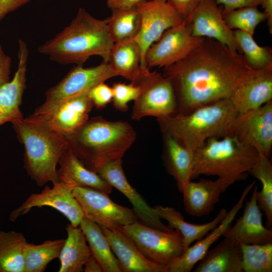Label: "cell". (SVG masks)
Segmentation results:
<instances>
[{"instance_id": "d4e9b609", "label": "cell", "mask_w": 272, "mask_h": 272, "mask_svg": "<svg viewBox=\"0 0 272 272\" xmlns=\"http://www.w3.org/2000/svg\"><path fill=\"white\" fill-rule=\"evenodd\" d=\"M224 237L207 251L194 272H243L240 243L232 237Z\"/></svg>"}, {"instance_id": "4dcf8cb0", "label": "cell", "mask_w": 272, "mask_h": 272, "mask_svg": "<svg viewBox=\"0 0 272 272\" xmlns=\"http://www.w3.org/2000/svg\"><path fill=\"white\" fill-rule=\"evenodd\" d=\"M28 242L19 232L0 231V272H24V249Z\"/></svg>"}, {"instance_id": "d6986e66", "label": "cell", "mask_w": 272, "mask_h": 272, "mask_svg": "<svg viewBox=\"0 0 272 272\" xmlns=\"http://www.w3.org/2000/svg\"><path fill=\"white\" fill-rule=\"evenodd\" d=\"M93 107L87 92L67 99L44 113L32 114L65 137L75 131L88 120Z\"/></svg>"}, {"instance_id": "83f0119b", "label": "cell", "mask_w": 272, "mask_h": 272, "mask_svg": "<svg viewBox=\"0 0 272 272\" xmlns=\"http://www.w3.org/2000/svg\"><path fill=\"white\" fill-rule=\"evenodd\" d=\"M162 133L165 148L166 170L174 178L178 190L182 193L186 184L191 180L194 153L170 134Z\"/></svg>"}, {"instance_id": "7dc6e473", "label": "cell", "mask_w": 272, "mask_h": 272, "mask_svg": "<svg viewBox=\"0 0 272 272\" xmlns=\"http://www.w3.org/2000/svg\"><path fill=\"white\" fill-rule=\"evenodd\" d=\"M39 1H46V0H39Z\"/></svg>"}, {"instance_id": "6da1fadb", "label": "cell", "mask_w": 272, "mask_h": 272, "mask_svg": "<svg viewBox=\"0 0 272 272\" xmlns=\"http://www.w3.org/2000/svg\"><path fill=\"white\" fill-rule=\"evenodd\" d=\"M253 70L242 54L205 37L186 57L164 68L163 75L173 85L176 113L185 114L200 106L229 98Z\"/></svg>"}, {"instance_id": "d6a6232c", "label": "cell", "mask_w": 272, "mask_h": 272, "mask_svg": "<svg viewBox=\"0 0 272 272\" xmlns=\"http://www.w3.org/2000/svg\"><path fill=\"white\" fill-rule=\"evenodd\" d=\"M111 11V15L106 19L113 42L135 38L141 28V16L137 8Z\"/></svg>"}, {"instance_id": "f35d334b", "label": "cell", "mask_w": 272, "mask_h": 272, "mask_svg": "<svg viewBox=\"0 0 272 272\" xmlns=\"http://www.w3.org/2000/svg\"><path fill=\"white\" fill-rule=\"evenodd\" d=\"M89 96L93 106L101 108L112 101L113 90L112 87L105 84V82L101 83L89 91Z\"/></svg>"}, {"instance_id": "44dd1931", "label": "cell", "mask_w": 272, "mask_h": 272, "mask_svg": "<svg viewBox=\"0 0 272 272\" xmlns=\"http://www.w3.org/2000/svg\"><path fill=\"white\" fill-rule=\"evenodd\" d=\"M257 186L254 187L250 199L246 202L242 216L233 226L227 229L224 237H231L247 244L272 243L271 228H266L262 224V213L257 202Z\"/></svg>"}, {"instance_id": "4316f807", "label": "cell", "mask_w": 272, "mask_h": 272, "mask_svg": "<svg viewBox=\"0 0 272 272\" xmlns=\"http://www.w3.org/2000/svg\"><path fill=\"white\" fill-rule=\"evenodd\" d=\"M117 76L134 82L142 67V57L139 45L134 38L114 43L108 61Z\"/></svg>"}, {"instance_id": "7bdbcfd3", "label": "cell", "mask_w": 272, "mask_h": 272, "mask_svg": "<svg viewBox=\"0 0 272 272\" xmlns=\"http://www.w3.org/2000/svg\"><path fill=\"white\" fill-rule=\"evenodd\" d=\"M31 0H0V20Z\"/></svg>"}, {"instance_id": "bcb514c9", "label": "cell", "mask_w": 272, "mask_h": 272, "mask_svg": "<svg viewBox=\"0 0 272 272\" xmlns=\"http://www.w3.org/2000/svg\"><path fill=\"white\" fill-rule=\"evenodd\" d=\"M83 271L85 272H102V268L93 256H91L84 264Z\"/></svg>"}, {"instance_id": "9a60e30c", "label": "cell", "mask_w": 272, "mask_h": 272, "mask_svg": "<svg viewBox=\"0 0 272 272\" xmlns=\"http://www.w3.org/2000/svg\"><path fill=\"white\" fill-rule=\"evenodd\" d=\"M122 159L111 161L103 165L97 172L100 177L121 192L132 206L139 221L155 229L172 231L165 225L141 195L129 184L122 168Z\"/></svg>"}, {"instance_id": "3957f363", "label": "cell", "mask_w": 272, "mask_h": 272, "mask_svg": "<svg viewBox=\"0 0 272 272\" xmlns=\"http://www.w3.org/2000/svg\"><path fill=\"white\" fill-rule=\"evenodd\" d=\"M69 148L88 169L97 173L105 164L122 159L137 138L126 121L93 117L74 132L65 136Z\"/></svg>"}, {"instance_id": "8992f818", "label": "cell", "mask_w": 272, "mask_h": 272, "mask_svg": "<svg viewBox=\"0 0 272 272\" xmlns=\"http://www.w3.org/2000/svg\"><path fill=\"white\" fill-rule=\"evenodd\" d=\"M258 157L254 147L234 135L209 139L194 152L191 179L200 175L217 176L224 192L235 182L247 177Z\"/></svg>"}, {"instance_id": "484cf974", "label": "cell", "mask_w": 272, "mask_h": 272, "mask_svg": "<svg viewBox=\"0 0 272 272\" xmlns=\"http://www.w3.org/2000/svg\"><path fill=\"white\" fill-rule=\"evenodd\" d=\"M153 208L161 219L167 221L170 229L180 232L182 237L184 251L193 242L200 240L218 226L227 214L226 209H221L212 221L198 225L184 221L182 215L173 208L162 206H155Z\"/></svg>"}, {"instance_id": "ee69618b", "label": "cell", "mask_w": 272, "mask_h": 272, "mask_svg": "<svg viewBox=\"0 0 272 272\" xmlns=\"http://www.w3.org/2000/svg\"><path fill=\"white\" fill-rule=\"evenodd\" d=\"M149 0H106L107 7L111 10L130 9L138 4Z\"/></svg>"}, {"instance_id": "e0dca14e", "label": "cell", "mask_w": 272, "mask_h": 272, "mask_svg": "<svg viewBox=\"0 0 272 272\" xmlns=\"http://www.w3.org/2000/svg\"><path fill=\"white\" fill-rule=\"evenodd\" d=\"M254 181L244 189L237 202L227 214L222 221L215 229L208 233L205 237L187 248L177 258L172 260L167 267V272H190L195 264L203 258L210 246L223 235L227 229L231 225L237 214L241 209L245 199L254 187Z\"/></svg>"}, {"instance_id": "7c38bea8", "label": "cell", "mask_w": 272, "mask_h": 272, "mask_svg": "<svg viewBox=\"0 0 272 272\" xmlns=\"http://www.w3.org/2000/svg\"><path fill=\"white\" fill-rule=\"evenodd\" d=\"M141 16V28L135 37L140 46L142 67H147L145 53L148 48L157 41L167 29L181 24L184 19L166 0H149L137 5Z\"/></svg>"}, {"instance_id": "60d3db41", "label": "cell", "mask_w": 272, "mask_h": 272, "mask_svg": "<svg viewBox=\"0 0 272 272\" xmlns=\"http://www.w3.org/2000/svg\"><path fill=\"white\" fill-rule=\"evenodd\" d=\"M12 59L0 45V88L10 81Z\"/></svg>"}, {"instance_id": "8fae6325", "label": "cell", "mask_w": 272, "mask_h": 272, "mask_svg": "<svg viewBox=\"0 0 272 272\" xmlns=\"http://www.w3.org/2000/svg\"><path fill=\"white\" fill-rule=\"evenodd\" d=\"M205 37L192 35L186 20L166 30L147 49L145 56L147 67H167L181 60L197 48Z\"/></svg>"}, {"instance_id": "2e32d148", "label": "cell", "mask_w": 272, "mask_h": 272, "mask_svg": "<svg viewBox=\"0 0 272 272\" xmlns=\"http://www.w3.org/2000/svg\"><path fill=\"white\" fill-rule=\"evenodd\" d=\"M186 21L191 25L193 36L214 39L241 53L233 30L226 24L215 0H202Z\"/></svg>"}, {"instance_id": "8d00e7d4", "label": "cell", "mask_w": 272, "mask_h": 272, "mask_svg": "<svg viewBox=\"0 0 272 272\" xmlns=\"http://www.w3.org/2000/svg\"><path fill=\"white\" fill-rule=\"evenodd\" d=\"M222 15L229 28L241 30L252 36L257 26L266 20L263 12L259 11L256 6L222 11Z\"/></svg>"}, {"instance_id": "7402d4cb", "label": "cell", "mask_w": 272, "mask_h": 272, "mask_svg": "<svg viewBox=\"0 0 272 272\" xmlns=\"http://www.w3.org/2000/svg\"><path fill=\"white\" fill-rule=\"evenodd\" d=\"M101 228L118 260L121 272H167L166 267L147 259L120 230Z\"/></svg>"}, {"instance_id": "52a82bcc", "label": "cell", "mask_w": 272, "mask_h": 272, "mask_svg": "<svg viewBox=\"0 0 272 272\" xmlns=\"http://www.w3.org/2000/svg\"><path fill=\"white\" fill-rule=\"evenodd\" d=\"M141 92L134 101L131 118L139 120L147 116L157 118L175 114L177 102L170 80L156 71L147 67L142 68L135 81Z\"/></svg>"}, {"instance_id": "b9f144b4", "label": "cell", "mask_w": 272, "mask_h": 272, "mask_svg": "<svg viewBox=\"0 0 272 272\" xmlns=\"http://www.w3.org/2000/svg\"><path fill=\"white\" fill-rule=\"evenodd\" d=\"M217 3L224 5L223 11H229L246 7H257L262 0H215Z\"/></svg>"}, {"instance_id": "ffe728a7", "label": "cell", "mask_w": 272, "mask_h": 272, "mask_svg": "<svg viewBox=\"0 0 272 272\" xmlns=\"http://www.w3.org/2000/svg\"><path fill=\"white\" fill-rule=\"evenodd\" d=\"M229 99L239 114L257 109L271 101L272 65L262 70H254Z\"/></svg>"}, {"instance_id": "f6af8a7d", "label": "cell", "mask_w": 272, "mask_h": 272, "mask_svg": "<svg viewBox=\"0 0 272 272\" xmlns=\"http://www.w3.org/2000/svg\"><path fill=\"white\" fill-rule=\"evenodd\" d=\"M260 5L264 9L263 13L266 17V21L270 34H272V0H262Z\"/></svg>"}, {"instance_id": "4fadbf2b", "label": "cell", "mask_w": 272, "mask_h": 272, "mask_svg": "<svg viewBox=\"0 0 272 272\" xmlns=\"http://www.w3.org/2000/svg\"><path fill=\"white\" fill-rule=\"evenodd\" d=\"M52 184V187L45 185L40 192L31 194L19 207L11 212L9 217L10 221L15 222L33 208L49 207L62 214L73 226H79L84 215L73 194V188L59 180Z\"/></svg>"}, {"instance_id": "ab89813d", "label": "cell", "mask_w": 272, "mask_h": 272, "mask_svg": "<svg viewBox=\"0 0 272 272\" xmlns=\"http://www.w3.org/2000/svg\"><path fill=\"white\" fill-rule=\"evenodd\" d=\"M184 19L187 20L202 0H166Z\"/></svg>"}, {"instance_id": "f1b7e54d", "label": "cell", "mask_w": 272, "mask_h": 272, "mask_svg": "<svg viewBox=\"0 0 272 272\" xmlns=\"http://www.w3.org/2000/svg\"><path fill=\"white\" fill-rule=\"evenodd\" d=\"M67 237L61 250L59 272H81L91 256L86 237L79 226H66Z\"/></svg>"}, {"instance_id": "5bb4252c", "label": "cell", "mask_w": 272, "mask_h": 272, "mask_svg": "<svg viewBox=\"0 0 272 272\" xmlns=\"http://www.w3.org/2000/svg\"><path fill=\"white\" fill-rule=\"evenodd\" d=\"M232 135L269 157L272 146V100L261 107L239 114Z\"/></svg>"}, {"instance_id": "ba28073f", "label": "cell", "mask_w": 272, "mask_h": 272, "mask_svg": "<svg viewBox=\"0 0 272 272\" xmlns=\"http://www.w3.org/2000/svg\"><path fill=\"white\" fill-rule=\"evenodd\" d=\"M116 76L108 63L104 61L88 67L76 65L57 84L45 92L44 102L35 109L33 114L44 113L59 103L89 92L96 85Z\"/></svg>"}, {"instance_id": "603a6c76", "label": "cell", "mask_w": 272, "mask_h": 272, "mask_svg": "<svg viewBox=\"0 0 272 272\" xmlns=\"http://www.w3.org/2000/svg\"><path fill=\"white\" fill-rule=\"evenodd\" d=\"M223 193L221 183L216 180L202 178L198 182L189 181L182 193L185 211L195 217L209 214L214 209Z\"/></svg>"}, {"instance_id": "277c9868", "label": "cell", "mask_w": 272, "mask_h": 272, "mask_svg": "<svg viewBox=\"0 0 272 272\" xmlns=\"http://www.w3.org/2000/svg\"><path fill=\"white\" fill-rule=\"evenodd\" d=\"M12 123L24 147V168L28 176L40 187L58 181L56 166L69 148L65 137L33 114Z\"/></svg>"}, {"instance_id": "1f68e13d", "label": "cell", "mask_w": 272, "mask_h": 272, "mask_svg": "<svg viewBox=\"0 0 272 272\" xmlns=\"http://www.w3.org/2000/svg\"><path fill=\"white\" fill-rule=\"evenodd\" d=\"M65 240H47L40 244L27 242L24 249V272L44 271L50 262L58 258Z\"/></svg>"}, {"instance_id": "74e56055", "label": "cell", "mask_w": 272, "mask_h": 272, "mask_svg": "<svg viewBox=\"0 0 272 272\" xmlns=\"http://www.w3.org/2000/svg\"><path fill=\"white\" fill-rule=\"evenodd\" d=\"M113 90L112 99L114 108L120 111L128 110V103L134 101L139 95L141 87L136 82L125 84L121 82L114 83L112 87Z\"/></svg>"}, {"instance_id": "f546056e", "label": "cell", "mask_w": 272, "mask_h": 272, "mask_svg": "<svg viewBox=\"0 0 272 272\" xmlns=\"http://www.w3.org/2000/svg\"><path fill=\"white\" fill-rule=\"evenodd\" d=\"M79 227L84 233L93 256L104 272H121L118 260L113 254L102 229L84 217Z\"/></svg>"}, {"instance_id": "5b68a950", "label": "cell", "mask_w": 272, "mask_h": 272, "mask_svg": "<svg viewBox=\"0 0 272 272\" xmlns=\"http://www.w3.org/2000/svg\"><path fill=\"white\" fill-rule=\"evenodd\" d=\"M239 113L229 98L200 106L187 114L157 118L162 132L172 136L193 153L211 138L232 135Z\"/></svg>"}, {"instance_id": "ac0fdd59", "label": "cell", "mask_w": 272, "mask_h": 272, "mask_svg": "<svg viewBox=\"0 0 272 272\" xmlns=\"http://www.w3.org/2000/svg\"><path fill=\"white\" fill-rule=\"evenodd\" d=\"M29 50L26 42L19 40L18 65L13 79L0 88V126L23 118L20 110L26 88L27 64Z\"/></svg>"}, {"instance_id": "cb8c5ba5", "label": "cell", "mask_w": 272, "mask_h": 272, "mask_svg": "<svg viewBox=\"0 0 272 272\" xmlns=\"http://www.w3.org/2000/svg\"><path fill=\"white\" fill-rule=\"evenodd\" d=\"M57 174L59 181L71 187H86L109 194L112 187L98 173L86 168L68 149L60 156Z\"/></svg>"}, {"instance_id": "9c48e42d", "label": "cell", "mask_w": 272, "mask_h": 272, "mask_svg": "<svg viewBox=\"0 0 272 272\" xmlns=\"http://www.w3.org/2000/svg\"><path fill=\"white\" fill-rule=\"evenodd\" d=\"M119 230L134 243L149 260L166 267L184 251L182 237L176 230L166 231L137 221Z\"/></svg>"}, {"instance_id": "d590c367", "label": "cell", "mask_w": 272, "mask_h": 272, "mask_svg": "<svg viewBox=\"0 0 272 272\" xmlns=\"http://www.w3.org/2000/svg\"><path fill=\"white\" fill-rule=\"evenodd\" d=\"M243 272L272 271V243H240Z\"/></svg>"}, {"instance_id": "7a4b0ae2", "label": "cell", "mask_w": 272, "mask_h": 272, "mask_svg": "<svg viewBox=\"0 0 272 272\" xmlns=\"http://www.w3.org/2000/svg\"><path fill=\"white\" fill-rule=\"evenodd\" d=\"M107 19L100 20L79 8L70 24L38 48V52L62 64L83 65L91 56L108 63L113 44Z\"/></svg>"}, {"instance_id": "e575fe53", "label": "cell", "mask_w": 272, "mask_h": 272, "mask_svg": "<svg viewBox=\"0 0 272 272\" xmlns=\"http://www.w3.org/2000/svg\"><path fill=\"white\" fill-rule=\"evenodd\" d=\"M233 33L241 53L248 66L259 70L272 65V50L268 46H260L251 34L237 30Z\"/></svg>"}, {"instance_id": "30bf717a", "label": "cell", "mask_w": 272, "mask_h": 272, "mask_svg": "<svg viewBox=\"0 0 272 272\" xmlns=\"http://www.w3.org/2000/svg\"><path fill=\"white\" fill-rule=\"evenodd\" d=\"M72 192L81 208L84 217L101 228L119 230L139 221L132 209L113 202L107 193L86 187H75Z\"/></svg>"}, {"instance_id": "836d02e7", "label": "cell", "mask_w": 272, "mask_h": 272, "mask_svg": "<svg viewBox=\"0 0 272 272\" xmlns=\"http://www.w3.org/2000/svg\"><path fill=\"white\" fill-rule=\"evenodd\" d=\"M258 159L249 173L259 179L262 184V189L257 191L258 206L264 212L266 218L267 228L272 226V165L269 157L258 152Z\"/></svg>"}]
</instances>
